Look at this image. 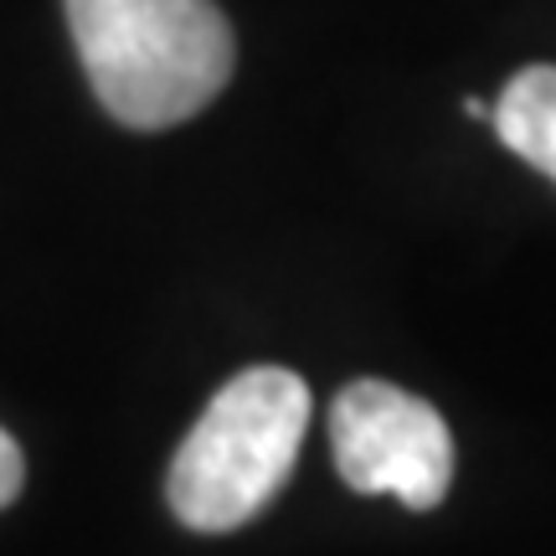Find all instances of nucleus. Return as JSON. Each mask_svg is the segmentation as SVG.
I'll list each match as a JSON object with an SVG mask.
<instances>
[{"mask_svg": "<svg viewBox=\"0 0 556 556\" xmlns=\"http://www.w3.org/2000/svg\"><path fill=\"white\" fill-rule=\"evenodd\" d=\"M99 103L129 129H170L217 99L238 41L212 0H67Z\"/></svg>", "mask_w": 556, "mask_h": 556, "instance_id": "obj_1", "label": "nucleus"}, {"mask_svg": "<svg viewBox=\"0 0 556 556\" xmlns=\"http://www.w3.org/2000/svg\"><path fill=\"white\" fill-rule=\"evenodd\" d=\"M490 124L505 150H516L526 165H536L541 176L556 180V67L536 62L520 67L505 83V93L490 109Z\"/></svg>", "mask_w": 556, "mask_h": 556, "instance_id": "obj_4", "label": "nucleus"}, {"mask_svg": "<svg viewBox=\"0 0 556 556\" xmlns=\"http://www.w3.org/2000/svg\"><path fill=\"white\" fill-rule=\"evenodd\" d=\"M336 469L356 495H392L407 510L443 505L454 484V433L433 402L392 381H351L330 407Z\"/></svg>", "mask_w": 556, "mask_h": 556, "instance_id": "obj_3", "label": "nucleus"}, {"mask_svg": "<svg viewBox=\"0 0 556 556\" xmlns=\"http://www.w3.org/2000/svg\"><path fill=\"white\" fill-rule=\"evenodd\" d=\"M464 114H475V119H490V103H484V99H464Z\"/></svg>", "mask_w": 556, "mask_h": 556, "instance_id": "obj_6", "label": "nucleus"}, {"mask_svg": "<svg viewBox=\"0 0 556 556\" xmlns=\"http://www.w3.org/2000/svg\"><path fill=\"white\" fill-rule=\"evenodd\" d=\"M21 484H26V458H21L16 438L0 428V510L21 495Z\"/></svg>", "mask_w": 556, "mask_h": 556, "instance_id": "obj_5", "label": "nucleus"}, {"mask_svg": "<svg viewBox=\"0 0 556 556\" xmlns=\"http://www.w3.org/2000/svg\"><path fill=\"white\" fill-rule=\"evenodd\" d=\"M309 428V387L283 366H253L222 387L170 458L165 500L180 526L222 536L258 516L294 475Z\"/></svg>", "mask_w": 556, "mask_h": 556, "instance_id": "obj_2", "label": "nucleus"}]
</instances>
